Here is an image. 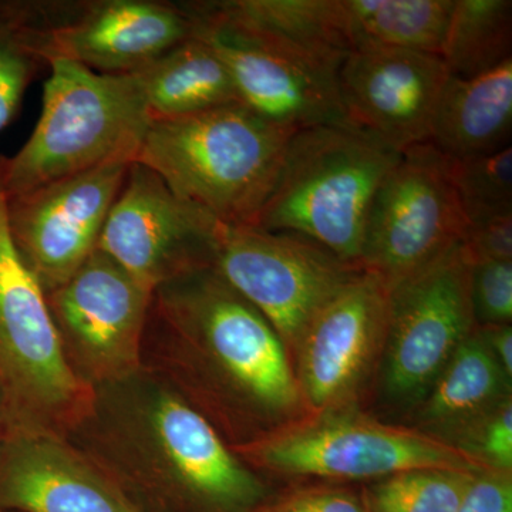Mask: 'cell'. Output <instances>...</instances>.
I'll return each instance as SVG.
<instances>
[{"instance_id":"obj_1","label":"cell","mask_w":512,"mask_h":512,"mask_svg":"<svg viewBox=\"0 0 512 512\" xmlns=\"http://www.w3.org/2000/svg\"><path fill=\"white\" fill-rule=\"evenodd\" d=\"M141 359L231 448L309 413L284 343L215 266L154 291Z\"/></svg>"},{"instance_id":"obj_2","label":"cell","mask_w":512,"mask_h":512,"mask_svg":"<svg viewBox=\"0 0 512 512\" xmlns=\"http://www.w3.org/2000/svg\"><path fill=\"white\" fill-rule=\"evenodd\" d=\"M66 439L133 503L141 495L190 512H255L269 500L265 481L210 421L144 366L93 387Z\"/></svg>"},{"instance_id":"obj_3","label":"cell","mask_w":512,"mask_h":512,"mask_svg":"<svg viewBox=\"0 0 512 512\" xmlns=\"http://www.w3.org/2000/svg\"><path fill=\"white\" fill-rule=\"evenodd\" d=\"M293 133L241 103L227 104L153 121L136 163L221 224L255 227Z\"/></svg>"},{"instance_id":"obj_4","label":"cell","mask_w":512,"mask_h":512,"mask_svg":"<svg viewBox=\"0 0 512 512\" xmlns=\"http://www.w3.org/2000/svg\"><path fill=\"white\" fill-rule=\"evenodd\" d=\"M402 154L348 127L296 131L255 227L311 239L360 266L370 208Z\"/></svg>"},{"instance_id":"obj_5","label":"cell","mask_w":512,"mask_h":512,"mask_svg":"<svg viewBox=\"0 0 512 512\" xmlns=\"http://www.w3.org/2000/svg\"><path fill=\"white\" fill-rule=\"evenodd\" d=\"M32 136L6 157L8 197L110 164L136 163L153 124L131 74L52 60Z\"/></svg>"},{"instance_id":"obj_6","label":"cell","mask_w":512,"mask_h":512,"mask_svg":"<svg viewBox=\"0 0 512 512\" xmlns=\"http://www.w3.org/2000/svg\"><path fill=\"white\" fill-rule=\"evenodd\" d=\"M6 157L0 154V402L2 433L66 437L82 419L92 389L70 372L46 295L10 235Z\"/></svg>"},{"instance_id":"obj_7","label":"cell","mask_w":512,"mask_h":512,"mask_svg":"<svg viewBox=\"0 0 512 512\" xmlns=\"http://www.w3.org/2000/svg\"><path fill=\"white\" fill-rule=\"evenodd\" d=\"M232 450L255 473L282 478L376 481L414 468L483 470L443 441L360 406L305 414Z\"/></svg>"},{"instance_id":"obj_8","label":"cell","mask_w":512,"mask_h":512,"mask_svg":"<svg viewBox=\"0 0 512 512\" xmlns=\"http://www.w3.org/2000/svg\"><path fill=\"white\" fill-rule=\"evenodd\" d=\"M473 264L463 244L390 288L386 343L376 383L390 409L412 413L477 328Z\"/></svg>"},{"instance_id":"obj_9","label":"cell","mask_w":512,"mask_h":512,"mask_svg":"<svg viewBox=\"0 0 512 512\" xmlns=\"http://www.w3.org/2000/svg\"><path fill=\"white\" fill-rule=\"evenodd\" d=\"M466 229L450 158L429 141L416 144L377 190L360 266L393 288L461 244Z\"/></svg>"},{"instance_id":"obj_10","label":"cell","mask_w":512,"mask_h":512,"mask_svg":"<svg viewBox=\"0 0 512 512\" xmlns=\"http://www.w3.org/2000/svg\"><path fill=\"white\" fill-rule=\"evenodd\" d=\"M153 293L99 248L46 293L64 362L80 383L93 389L141 369Z\"/></svg>"},{"instance_id":"obj_11","label":"cell","mask_w":512,"mask_h":512,"mask_svg":"<svg viewBox=\"0 0 512 512\" xmlns=\"http://www.w3.org/2000/svg\"><path fill=\"white\" fill-rule=\"evenodd\" d=\"M215 269L258 309L295 353L309 323L363 271L311 239L222 225Z\"/></svg>"},{"instance_id":"obj_12","label":"cell","mask_w":512,"mask_h":512,"mask_svg":"<svg viewBox=\"0 0 512 512\" xmlns=\"http://www.w3.org/2000/svg\"><path fill=\"white\" fill-rule=\"evenodd\" d=\"M222 225L210 212L174 194L156 173L133 163L97 248L156 291L214 266Z\"/></svg>"},{"instance_id":"obj_13","label":"cell","mask_w":512,"mask_h":512,"mask_svg":"<svg viewBox=\"0 0 512 512\" xmlns=\"http://www.w3.org/2000/svg\"><path fill=\"white\" fill-rule=\"evenodd\" d=\"M195 33L185 2H39L37 36L47 66L60 59L96 73H136Z\"/></svg>"},{"instance_id":"obj_14","label":"cell","mask_w":512,"mask_h":512,"mask_svg":"<svg viewBox=\"0 0 512 512\" xmlns=\"http://www.w3.org/2000/svg\"><path fill=\"white\" fill-rule=\"evenodd\" d=\"M390 288L362 271L313 318L292 356L309 413L360 406L382 362Z\"/></svg>"},{"instance_id":"obj_15","label":"cell","mask_w":512,"mask_h":512,"mask_svg":"<svg viewBox=\"0 0 512 512\" xmlns=\"http://www.w3.org/2000/svg\"><path fill=\"white\" fill-rule=\"evenodd\" d=\"M130 165H104L8 197L10 235L45 295L96 251Z\"/></svg>"},{"instance_id":"obj_16","label":"cell","mask_w":512,"mask_h":512,"mask_svg":"<svg viewBox=\"0 0 512 512\" xmlns=\"http://www.w3.org/2000/svg\"><path fill=\"white\" fill-rule=\"evenodd\" d=\"M192 16L197 22L195 35L227 67L242 106L291 131L350 128L340 103L338 69L264 37Z\"/></svg>"},{"instance_id":"obj_17","label":"cell","mask_w":512,"mask_h":512,"mask_svg":"<svg viewBox=\"0 0 512 512\" xmlns=\"http://www.w3.org/2000/svg\"><path fill=\"white\" fill-rule=\"evenodd\" d=\"M443 59L400 49L357 50L338 73L340 103L350 128L404 153L429 141L446 84Z\"/></svg>"},{"instance_id":"obj_18","label":"cell","mask_w":512,"mask_h":512,"mask_svg":"<svg viewBox=\"0 0 512 512\" xmlns=\"http://www.w3.org/2000/svg\"><path fill=\"white\" fill-rule=\"evenodd\" d=\"M0 507L20 512H143L66 437L0 436Z\"/></svg>"},{"instance_id":"obj_19","label":"cell","mask_w":512,"mask_h":512,"mask_svg":"<svg viewBox=\"0 0 512 512\" xmlns=\"http://www.w3.org/2000/svg\"><path fill=\"white\" fill-rule=\"evenodd\" d=\"M202 19L264 37L340 69L352 53L338 0H212L187 2Z\"/></svg>"},{"instance_id":"obj_20","label":"cell","mask_w":512,"mask_h":512,"mask_svg":"<svg viewBox=\"0 0 512 512\" xmlns=\"http://www.w3.org/2000/svg\"><path fill=\"white\" fill-rule=\"evenodd\" d=\"M511 133L512 60L473 79L448 76L430 144L444 156L466 158L511 146Z\"/></svg>"},{"instance_id":"obj_21","label":"cell","mask_w":512,"mask_h":512,"mask_svg":"<svg viewBox=\"0 0 512 512\" xmlns=\"http://www.w3.org/2000/svg\"><path fill=\"white\" fill-rule=\"evenodd\" d=\"M508 397H512V380L491 355L476 328L410 413L412 427L448 444L458 431Z\"/></svg>"},{"instance_id":"obj_22","label":"cell","mask_w":512,"mask_h":512,"mask_svg":"<svg viewBox=\"0 0 512 512\" xmlns=\"http://www.w3.org/2000/svg\"><path fill=\"white\" fill-rule=\"evenodd\" d=\"M131 76L153 121L239 103L227 67L197 35Z\"/></svg>"},{"instance_id":"obj_23","label":"cell","mask_w":512,"mask_h":512,"mask_svg":"<svg viewBox=\"0 0 512 512\" xmlns=\"http://www.w3.org/2000/svg\"><path fill=\"white\" fill-rule=\"evenodd\" d=\"M454 0H338L350 50L400 49L441 55Z\"/></svg>"},{"instance_id":"obj_24","label":"cell","mask_w":512,"mask_h":512,"mask_svg":"<svg viewBox=\"0 0 512 512\" xmlns=\"http://www.w3.org/2000/svg\"><path fill=\"white\" fill-rule=\"evenodd\" d=\"M440 57L458 79H473L512 60L511 0H454Z\"/></svg>"},{"instance_id":"obj_25","label":"cell","mask_w":512,"mask_h":512,"mask_svg":"<svg viewBox=\"0 0 512 512\" xmlns=\"http://www.w3.org/2000/svg\"><path fill=\"white\" fill-rule=\"evenodd\" d=\"M37 29L39 2L0 0V131L15 119L30 83L47 67Z\"/></svg>"},{"instance_id":"obj_26","label":"cell","mask_w":512,"mask_h":512,"mask_svg":"<svg viewBox=\"0 0 512 512\" xmlns=\"http://www.w3.org/2000/svg\"><path fill=\"white\" fill-rule=\"evenodd\" d=\"M476 471L414 468L372 481L360 495L367 512H458Z\"/></svg>"},{"instance_id":"obj_27","label":"cell","mask_w":512,"mask_h":512,"mask_svg":"<svg viewBox=\"0 0 512 512\" xmlns=\"http://www.w3.org/2000/svg\"><path fill=\"white\" fill-rule=\"evenodd\" d=\"M450 167L467 218L512 210L511 146L493 153L450 158Z\"/></svg>"},{"instance_id":"obj_28","label":"cell","mask_w":512,"mask_h":512,"mask_svg":"<svg viewBox=\"0 0 512 512\" xmlns=\"http://www.w3.org/2000/svg\"><path fill=\"white\" fill-rule=\"evenodd\" d=\"M448 446L483 470L512 473V397L458 431Z\"/></svg>"},{"instance_id":"obj_29","label":"cell","mask_w":512,"mask_h":512,"mask_svg":"<svg viewBox=\"0 0 512 512\" xmlns=\"http://www.w3.org/2000/svg\"><path fill=\"white\" fill-rule=\"evenodd\" d=\"M471 301L478 326L511 325L512 261L473 265Z\"/></svg>"},{"instance_id":"obj_30","label":"cell","mask_w":512,"mask_h":512,"mask_svg":"<svg viewBox=\"0 0 512 512\" xmlns=\"http://www.w3.org/2000/svg\"><path fill=\"white\" fill-rule=\"evenodd\" d=\"M471 264L512 261V210L467 218L463 242Z\"/></svg>"},{"instance_id":"obj_31","label":"cell","mask_w":512,"mask_h":512,"mask_svg":"<svg viewBox=\"0 0 512 512\" xmlns=\"http://www.w3.org/2000/svg\"><path fill=\"white\" fill-rule=\"evenodd\" d=\"M255 512H367L362 495L338 485H309L268 500Z\"/></svg>"},{"instance_id":"obj_32","label":"cell","mask_w":512,"mask_h":512,"mask_svg":"<svg viewBox=\"0 0 512 512\" xmlns=\"http://www.w3.org/2000/svg\"><path fill=\"white\" fill-rule=\"evenodd\" d=\"M458 512H512V473L476 471Z\"/></svg>"},{"instance_id":"obj_33","label":"cell","mask_w":512,"mask_h":512,"mask_svg":"<svg viewBox=\"0 0 512 512\" xmlns=\"http://www.w3.org/2000/svg\"><path fill=\"white\" fill-rule=\"evenodd\" d=\"M478 333L490 349L491 355L512 380V326L511 325H477Z\"/></svg>"},{"instance_id":"obj_34","label":"cell","mask_w":512,"mask_h":512,"mask_svg":"<svg viewBox=\"0 0 512 512\" xmlns=\"http://www.w3.org/2000/svg\"><path fill=\"white\" fill-rule=\"evenodd\" d=\"M3 429V414H2V402H0V436H2Z\"/></svg>"}]
</instances>
